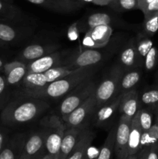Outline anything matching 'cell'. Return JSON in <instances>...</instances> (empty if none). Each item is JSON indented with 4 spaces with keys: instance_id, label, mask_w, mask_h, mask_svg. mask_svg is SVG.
<instances>
[{
    "instance_id": "1",
    "label": "cell",
    "mask_w": 158,
    "mask_h": 159,
    "mask_svg": "<svg viewBox=\"0 0 158 159\" xmlns=\"http://www.w3.org/2000/svg\"><path fill=\"white\" fill-rule=\"evenodd\" d=\"M49 108L43 99L15 96L0 113V123L6 127L23 125L37 119Z\"/></svg>"
},
{
    "instance_id": "2",
    "label": "cell",
    "mask_w": 158,
    "mask_h": 159,
    "mask_svg": "<svg viewBox=\"0 0 158 159\" xmlns=\"http://www.w3.org/2000/svg\"><path fill=\"white\" fill-rule=\"evenodd\" d=\"M97 66L85 67L75 70L73 73L47 84L46 86L40 89L31 92H20L16 96H25L40 99H59L64 98L79 84L88 79H91L95 71Z\"/></svg>"
},
{
    "instance_id": "3",
    "label": "cell",
    "mask_w": 158,
    "mask_h": 159,
    "mask_svg": "<svg viewBox=\"0 0 158 159\" xmlns=\"http://www.w3.org/2000/svg\"><path fill=\"white\" fill-rule=\"evenodd\" d=\"M124 75V70L118 65L113 67L94 91L97 107H100L119 95V84Z\"/></svg>"
},
{
    "instance_id": "4",
    "label": "cell",
    "mask_w": 158,
    "mask_h": 159,
    "mask_svg": "<svg viewBox=\"0 0 158 159\" xmlns=\"http://www.w3.org/2000/svg\"><path fill=\"white\" fill-rule=\"evenodd\" d=\"M111 49L112 48L105 49V47L100 48H87L78 54L71 55L66 61L63 62L62 66L72 70L85 67L97 66V65L109 57Z\"/></svg>"
},
{
    "instance_id": "5",
    "label": "cell",
    "mask_w": 158,
    "mask_h": 159,
    "mask_svg": "<svg viewBox=\"0 0 158 159\" xmlns=\"http://www.w3.org/2000/svg\"><path fill=\"white\" fill-rule=\"evenodd\" d=\"M96 82L92 79H88L79 84L75 89L68 93L62 100L59 111L61 114V117L71 113L73 110L83 103L96 89Z\"/></svg>"
},
{
    "instance_id": "6",
    "label": "cell",
    "mask_w": 158,
    "mask_h": 159,
    "mask_svg": "<svg viewBox=\"0 0 158 159\" xmlns=\"http://www.w3.org/2000/svg\"><path fill=\"white\" fill-rule=\"evenodd\" d=\"M96 108L97 101L94 93L71 113L62 117L64 128L84 129L88 127V124L91 122Z\"/></svg>"
},
{
    "instance_id": "7",
    "label": "cell",
    "mask_w": 158,
    "mask_h": 159,
    "mask_svg": "<svg viewBox=\"0 0 158 159\" xmlns=\"http://www.w3.org/2000/svg\"><path fill=\"white\" fill-rule=\"evenodd\" d=\"M105 25L112 27L113 26H119V27H128V23L120 19L116 14L112 12H94L89 14L87 16L75 23V26L81 32L87 33L92 28L95 26Z\"/></svg>"
},
{
    "instance_id": "8",
    "label": "cell",
    "mask_w": 158,
    "mask_h": 159,
    "mask_svg": "<svg viewBox=\"0 0 158 159\" xmlns=\"http://www.w3.org/2000/svg\"><path fill=\"white\" fill-rule=\"evenodd\" d=\"M33 30L29 23L0 21V40L7 45L20 43L29 37Z\"/></svg>"
},
{
    "instance_id": "9",
    "label": "cell",
    "mask_w": 158,
    "mask_h": 159,
    "mask_svg": "<svg viewBox=\"0 0 158 159\" xmlns=\"http://www.w3.org/2000/svg\"><path fill=\"white\" fill-rule=\"evenodd\" d=\"M47 127L34 132L26 138L20 159H35L42 158L46 154L45 141L47 137Z\"/></svg>"
},
{
    "instance_id": "10",
    "label": "cell",
    "mask_w": 158,
    "mask_h": 159,
    "mask_svg": "<svg viewBox=\"0 0 158 159\" xmlns=\"http://www.w3.org/2000/svg\"><path fill=\"white\" fill-rule=\"evenodd\" d=\"M46 124L48 133L45 141V148L46 154L55 159L60 150L65 128L57 116H50Z\"/></svg>"
},
{
    "instance_id": "11",
    "label": "cell",
    "mask_w": 158,
    "mask_h": 159,
    "mask_svg": "<svg viewBox=\"0 0 158 159\" xmlns=\"http://www.w3.org/2000/svg\"><path fill=\"white\" fill-rule=\"evenodd\" d=\"M122 96V94H119L109 102L97 107L91 122L98 127H109L116 116Z\"/></svg>"
},
{
    "instance_id": "12",
    "label": "cell",
    "mask_w": 158,
    "mask_h": 159,
    "mask_svg": "<svg viewBox=\"0 0 158 159\" xmlns=\"http://www.w3.org/2000/svg\"><path fill=\"white\" fill-rule=\"evenodd\" d=\"M133 118L121 116L117 124L114 153L116 159H126L128 157V146L130 128Z\"/></svg>"
},
{
    "instance_id": "13",
    "label": "cell",
    "mask_w": 158,
    "mask_h": 159,
    "mask_svg": "<svg viewBox=\"0 0 158 159\" xmlns=\"http://www.w3.org/2000/svg\"><path fill=\"white\" fill-rule=\"evenodd\" d=\"M60 45L56 43H35L29 44L24 48L17 57L16 60L23 63H29L34 60L40 58L43 56L48 55L56 52Z\"/></svg>"
},
{
    "instance_id": "14",
    "label": "cell",
    "mask_w": 158,
    "mask_h": 159,
    "mask_svg": "<svg viewBox=\"0 0 158 159\" xmlns=\"http://www.w3.org/2000/svg\"><path fill=\"white\" fill-rule=\"evenodd\" d=\"M112 26H95L85 33L84 44L89 48H100L105 47L109 42L112 34Z\"/></svg>"
},
{
    "instance_id": "15",
    "label": "cell",
    "mask_w": 158,
    "mask_h": 159,
    "mask_svg": "<svg viewBox=\"0 0 158 159\" xmlns=\"http://www.w3.org/2000/svg\"><path fill=\"white\" fill-rule=\"evenodd\" d=\"M119 65L124 71H132L143 65L136 47V40L132 39L119 54Z\"/></svg>"
},
{
    "instance_id": "16",
    "label": "cell",
    "mask_w": 158,
    "mask_h": 159,
    "mask_svg": "<svg viewBox=\"0 0 158 159\" xmlns=\"http://www.w3.org/2000/svg\"><path fill=\"white\" fill-rule=\"evenodd\" d=\"M63 62L62 54L56 51L27 63L26 69L29 73H44L52 68L62 66Z\"/></svg>"
},
{
    "instance_id": "17",
    "label": "cell",
    "mask_w": 158,
    "mask_h": 159,
    "mask_svg": "<svg viewBox=\"0 0 158 159\" xmlns=\"http://www.w3.org/2000/svg\"><path fill=\"white\" fill-rule=\"evenodd\" d=\"M87 128V127H86ZM85 128L65 129L58 155L55 159H67L75 147L82 131Z\"/></svg>"
},
{
    "instance_id": "18",
    "label": "cell",
    "mask_w": 158,
    "mask_h": 159,
    "mask_svg": "<svg viewBox=\"0 0 158 159\" xmlns=\"http://www.w3.org/2000/svg\"><path fill=\"white\" fill-rule=\"evenodd\" d=\"M139 98L138 92L135 89L122 94L119 103L118 112L121 113V116L133 118L139 111Z\"/></svg>"
},
{
    "instance_id": "19",
    "label": "cell",
    "mask_w": 158,
    "mask_h": 159,
    "mask_svg": "<svg viewBox=\"0 0 158 159\" xmlns=\"http://www.w3.org/2000/svg\"><path fill=\"white\" fill-rule=\"evenodd\" d=\"M26 136L18 134L9 138L6 146L0 152V159H20Z\"/></svg>"
},
{
    "instance_id": "20",
    "label": "cell",
    "mask_w": 158,
    "mask_h": 159,
    "mask_svg": "<svg viewBox=\"0 0 158 159\" xmlns=\"http://www.w3.org/2000/svg\"><path fill=\"white\" fill-rule=\"evenodd\" d=\"M0 21L29 23V19L20 8L12 3L0 0Z\"/></svg>"
},
{
    "instance_id": "21",
    "label": "cell",
    "mask_w": 158,
    "mask_h": 159,
    "mask_svg": "<svg viewBox=\"0 0 158 159\" xmlns=\"http://www.w3.org/2000/svg\"><path fill=\"white\" fill-rule=\"evenodd\" d=\"M95 137V134L88 127L82 131L75 147L67 159H86L87 154L91 143Z\"/></svg>"
},
{
    "instance_id": "22",
    "label": "cell",
    "mask_w": 158,
    "mask_h": 159,
    "mask_svg": "<svg viewBox=\"0 0 158 159\" xmlns=\"http://www.w3.org/2000/svg\"><path fill=\"white\" fill-rule=\"evenodd\" d=\"M48 84L43 73L27 72L20 85L22 86L20 92H31L43 88ZM17 92V93H20Z\"/></svg>"
},
{
    "instance_id": "23",
    "label": "cell",
    "mask_w": 158,
    "mask_h": 159,
    "mask_svg": "<svg viewBox=\"0 0 158 159\" xmlns=\"http://www.w3.org/2000/svg\"><path fill=\"white\" fill-rule=\"evenodd\" d=\"M143 130L138 122L136 114L132 119L131 128H130L129 140L128 146V156L138 154L140 151V141L142 138Z\"/></svg>"
},
{
    "instance_id": "24",
    "label": "cell",
    "mask_w": 158,
    "mask_h": 159,
    "mask_svg": "<svg viewBox=\"0 0 158 159\" xmlns=\"http://www.w3.org/2000/svg\"><path fill=\"white\" fill-rule=\"evenodd\" d=\"M26 74H27L26 63L17 61L15 66L11 69V71L6 75H5L6 83L9 89H11V88L18 87L19 85H20Z\"/></svg>"
},
{
    "instance_id": "25",
    "label": "cell",
    "mask_w": 158,
    "mask_h": 159,
    "mask_svg": "<svg viewBox=\"0 0 158 159\" xmlns=\"http://www.w3.org/2000/svg\"><path fill=\"white\" fill-rule=\"evenodd\" d=\"M117 124L113 125L110 128L106 139L103 146L99 152V155L96 159H111L112 154L114 152L115 143H116V134Z\"/></svg>"
},
{
    "instance_id": "26",
    "label": "cell",
    "mask_w": 158,
    "mask_h": 159,
    "mask_svg": "<svg viewBox=\"0 0 158 159\" xmlns=\"http://www.w3.org/2000/svg\"><path fill=\"white\" fill-rule=\"evenodd\" d=\"M141 78V72L138 70H132L123 75L119 84V94H124L133 89Z\"/></svg>"
},
{
    "instance_id": "27",
    "label": "cell",
    "mask_w": 158,
    "mask_h": 159,
    "mask_svg": "<svg viewBox=\"0 0 158 159\" xmlns=\"http://www.w3.org/2000/svg\"><path fill=\"white\" fill-rule=\"evenodd\" d=\"M48 3L49 9L59 12H71L83 6L75 0H48Z\"/></svg>"
},
{
    "instance_id": "28",
    "label": "cell",
    "mask_w": 158,
    "mask_h": 159,
    "mask_svg": "<svg viewBox=\"0 0 158 159\" xmlns=\"http://www.w3.org/2000/svg\"><path fill=\"white\" fill-rule=\"evenodd\" d=\"M135 40H136V47L138 54H139L141 60L144 63V59H145L146 56L148 54L150 50L153 47V41L150 37L146 35L143 33H140L138 34L137 37L136 39H135Z\"/></svg>"
},
{
    "instance_id": "29",
    "label": "cell",
    "mask_w": 158,
    "mask_h": 159,
    "mask_svg": "<svg viewBox=\"0 0 158 159\" xmlns=\"http://www.w3.org/2000/svg\"><path fill=\"white\" fill-rule=\"evenodd\" d=\"M138 122L143 132L148 131L152 127L153 122V110L150 108L139 109L136 113Z\"/></svg>"
},
{
    "instance_id": "30",
    "label": "cell",
    "mask_w": 158,
    "mask_h": 159,
    "mask_svg": "<svg viewBox=\"0 0 158 159\" xmlns=\"http://www.w3.org/2000/svg\"><path fill=\"white\" fill-rule=\"evenodd\" d=\"M158 30V12L144 16L143 33L148 37L154 35Z\"/></svg>"
},
{
    "instance_id": "31",
    "label": "cell",
    "mask_w": 158,
    "mask_h": 159,
    "mask_svg": "<svg viewBox=\"0 0 158 159\" xmlns=\"http://www.w3.org/2000/svg\"><path fill=\"white\" fill-rule=\"evenodd\" d=\"M156 144H158V125L154 123L148 131L143 132L140 150L145 148H150Z\"/></svg>"
},
{
    "instance_id": "32",
    "label": "cell",
    "mask_w": 158,
    "mask_h": 159,
    "mask_svg": "<svg viewBox=\"0 0 158 159\" xmlns=\"http://www.w3.org/2000/svg\"><path fill=\"white\" fill-rule=\"evenodd\" d=\"M108 6L115 12H123L138 9V0H111Z\"/></svg>"
},
{
    "instance_id": "33",
    "label": "cell",
    "mask_w": 158,
    "mask_h": 159,
    "mask_svg": "<svg viewBox=\"0 0 158 159\" xmlns=\"http://www.w3.org/2000/svg\"><path fill=\"white\" fill-rule=\"evenodd\" d=\"M75 70L68 69V68H66L65 66H58L47 70V71H45L43 74H44L45 77H46V81H47L48 84H49L50 83V82L58 80V79H62V78L71 74V73L74 72Z\"/></svg>"
},
{
    "instance_id": "34",
    "label": "cell",
    "mask_w": 158,
    "mask_h": 159,
    "mask_svg": "<svg viewBox=\"0 0 158 159\" xmlns=\"http://www.w3.org/2000/svg\"><path fill=\"white\" fill-rule=\"evenodd\" d=\"M140 102L154 110L158 107V88L152 89L144 92L139 99Z\"/></svg>"
},
{
    "instance_id": "35",
    "label": "cell",
    "mask_w": 158,
    "mask_h": 159,
    "mask_svg": "<svg viewBox=\"0 0 158 159\" xmlns=\"http://www.w3.org/2000/svg\"><path fill=\"white\" fill-rule=\"evenodd\" d=\"M11 100V89L6 83V78L0 74V113Z\"/></svg>"
},
{
    "instance_id": "36",
    "label": "cell",
    "mask_w": 158,
    "mask_h": 159,
    "mask_svg": "<svg viewBox=\"0 0 158 159\" xmlns=\"http://www.w3.org/2000/svg\"><path fill=\"white\" fill-rule=\"evenodd\" d=\"M158 51L155 47H153L144 59V67L147 71H151L155 68L157 62Z\"/></svg>"
},
{
    "instance_id": "37",
    "label": "cell",
    "mask_w": 158,
    "mask_h": 159,
    "mask_svg": "<svg viewBox=\"0 0 158 159\" xmlns=\"http://www.w3.org/2000/svg\"><path fill=\"white\" fill-rule=\"evenodd\" d=\"M9 139V136L8 127H5L0 123V152L4 148Z\"/></svg>"
},
{
    "instance_id": "38",
    "label": "cell",
    "mask_w": 158,
    "mask_h": 159,
    "mask_svg": "<svg viewBox=\"0 0 158 159\" xmlns=\"http://www.w3.org/2000/svg\"><path fill=\"white\" fill-rule=\"evenodd\" d=\"M141 11L143 12L144 16H147L150 13H153V12H158V0H153L150 4L147 5Z\"/></svg>"
},
{
    "instance_id": "39",
    "label": "cell",
    "mask_w": 158,
    "mask_h": 159,
    "mask_svg": "<svg viewBox=\"0 0 158 159\" xmlns=\"http://www.w3.org/2000/svg\"><path fill=\"white\" fill-rule=\"evenodd\" d=\"M147 159H158V144L150 147Z\"/></svg>"
},
{
    "instance_id": "40",
    "label": "cell",
    "mask_w": 158,
    "mask_h": 159,
    "mask_svg": "<svg viewBox=\"0 0 158 159\" xmlns=\"http://www.w3.org/2000/svg\"><path fill=\"white\" fill-rule=\"evenodd\" d=\"M29 2L33 3V4L38 5V6H43V7L49 9V3H48V0H27Z\"/></svg>"
},
{
    "instance_id": "41",
    "label": "cell",
    "mask_w": 158,
    "mask_h": 159,
    "mask_svg": "<svg viewBox=\"0 0 158 159\" xmlns=\"http://www.w3.org/2000/svg\"><path fill=\"white\" fill-rule=\"evenodd\" d=\"M150 148H145L141 149L137 154V159H147Z\"/></svg>"
},
{
    "instance_id": "42",
    "label": "cell",
    "mask_w": 158,
    "mask_h": 159,
    "mask_svg": "<svg viewBox=\"0 0 158 159\" xmlns=\"http://www.w3.org/2000/svg\"><path fill=\"white\" fill-rule=\"evenodd\" d=\"M153 0H138V9L142 10L144 7L150 4Z\"/></svg>"
},
{
    "instance_id": "43",
    "label": "cell",
    "mask_w": 158,
    "mask_h": 159,
    "mask_svg": "<svg viewBox=\"0 0 158 159\" xmlns=\"http://www.w3.org/2000/svg\"><path fill=\"white\" fill-rule=\"evenodd\" d=\"M111 0H93V3L99 6H108Z\"/></svg>"
},
{
    "instance_id": "44",
    "label": "cell",
    "mask_w": 158,
    "mask_h": 159,
    "mask_svg": "<svg viewBox=\"0 0 158 159\" xmlns=\"http://www.w3.org/2000/svg\"><path fill=\"white\" fill-rule=\"evenodd\" d=\"M6 61H5L4 59L0 56V74H2V70H3V67H4L5 64H6Z\"/></svg>"
},
{
    "instance_id": "45",
    "label": "cell",
    "mask_w": 158,
    "mask_h": 159,
    "mask_svg": "<svg viewBox=\"0 0 158 159\" xmlns=\"http://www.w3.org/2000/svg\"><path fill=\"white\" fill-rule=\"evenodd\" d=\"M154 113H155L154 123L158 125V107H156V108L154 110Z\"/></svg>"
},
{
    "instance_id": "46",
    "label": "cell",
    "mask_w": 158,
    "mask_h": 159,
    "mask_svg": "<svg viewBox=\"0 0 158 159\" xmlns=\"http://www.w3.org/2000/svg\"><path fill=\"white\" fill-rule=\"evenodd\" d=\"M8 45L6 44V43H5L4 42H2V40H0V49H2V48H6Z\"/></svg>"
},
{
    "instance_id": "47",
    "label": "cell",
    "mask_w": 158,
    "mask_h": 159,
    "mask_svg": "<svg viewBox=\"0 0 158 159\" xmlns=\"http://www.w3.org/2000/svg\"><path fill=\"white\" fill-rule=\"evenodd\" d=\"M41 159H54V158H53L52 156H50V155H48V154H46V155H45Z\"/></svg>"
},
{
    "instance_id": "48",
    "label": "cell",
    "mask_w": 158,
    "mask_h": 159,
    "mask_svg": "<svg viewBox=\"0 0 158 159\" xmlns=\"http://www.w3.org/2000/svg\"><path fill=\"white\" fill-rule=\"evenodd\" d=\"M126 159H137V154L134 155H129V156L127 157Z\"/></svg>"
},
{
    "instance_id": "49",
    "label": "cell",
    "mask_w": 158,
    "mask_h": 159,
    "mask_svg": "<svg viewBox=\"0 0 158 159\" xmlns=\"http://www.w3.org/2000/svg\"><path fill=\"white\" fill-rule=\"evenodd\" d=\"M2 1L7 2H9V3H12V2H13V0H2Z\"/></svg>"
},
{
    "instance_id": "50",
    "label": "cell",
    "mask_w": 158,
    "mask_h": 159,
    "mask_svg": "<svg viewBox=\"0 0 158 159\" xmlns=\"http://www.w3.org/2000/svg\"><path fill=\"white\" fill-rule=\"evenodd\" d=\"M75 1H77V2H81L80 1H79V0H75ZM81 3H82V2H81ZM82 4H83V3H82Z\"/></svg>"
},
{
    "instance_id": "51",
    "label": "cell",
    "mask_w": 158,
    "mask_h": 159,
    "mask_svg": "<svg viewBox=\"0 0 158 159\" xmlns=\"http://www.w3.org/2000/svg\"><path fill=\"white\" fill-rule=\"evenodd\" d=\"M42 158H43V157H42ZM42 158H35V159H41Z\"/></svg>"
}]
</instances>
